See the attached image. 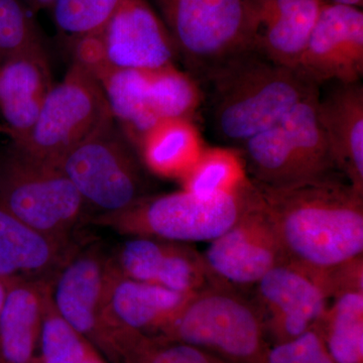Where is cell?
Wrapping results in <instances>:
<instances>
[{"instance_id": "cell-1", "label": "cell", "mask_w": 363, "mask_h": 363, "mask_svg": "<svg viewBox=\"0 0 363 363\" xmlns=\"http://www.w3.org/2000/svg\"><path fill=\"white\" fill-rule=\"evenodd\" d=\"M286 262L316 278L363 255V194L338 175L271 187L253 181Z\"/></svg>"}, {"instance_id": "cell-2", "label": "cell", "mask_w": 363, "mask_h": 363, "mask_svg": "<svg viewBox=\"0 0 363 363\" xmlns=\"http://www.w3.org/2000/svg\"><path fill=\"white\" fill-rule=\"evenodd\" d=\"M213 88L217 135L240 147L285 117L318 86L252 49L206 76Z\"/></svg>"}, {"instance_id": "cell-3", "label": "cell", "mask_w": 363, "mask_h": 363, "mask_svg": "<svg viewBox=\"0 0 363 363\" xmlns=\"http://www.w3.org/2000/svg\"><path fill=\"white\" fill-rule=\"evenodd\" d=\"M252 179L230 194L200 198L187 191L143 196L116 213L99 215L90 222L133 238H152L174 242L212 241L240 220L257 199Z\"/></svg>"}, {"instance_id": "cell-4", "label": "cell", "mask_w": 363, "mask_h": 363, "mask_svg": "<svg viewBox=\"0 0 363 363\" xmlns=\"http://www.w3.org/2000/svg\"><path fill=\"white\" fill-rule=\"evenodd\" d=\"M159 338L190 344L229 363H264L269 347L252 300L220 281L193 295Z\"/></svg>"}, {"instance_id": "cell-5", "label": "cell", "mask_w": 363, "mask_h": 363, "mask_svg": "<svg viewBox=\"0 0 363 363\" xmlns=\"http://www.w3.org/2000/svg\"><path fill=\"white\" fill-rule=\"evenodd\" d=\"M319 88L276 124L238 147L252 180L271 187L338 175L318 119Z\"/></svg>"}, {"instance_id": "cell-6", "label": "cell", "mask_w": 363, "mask_h": 363, "mask_svg": "<svg viewBox=\"0 0 363 363\" xmlns=\"http://www.w3.org/2000/svg\"><path fill=\"white\" fill-rule=\"evenodd\" d=\"M161 20L191 71L206 77L253 49L255 0H154Z\"/></svg>"}, {"instance_id": "cell-7", "label": "cell", "mask_w": 363, "mask_h": 363, "mask_svg": "<svg viewBox=\"0 0 363 363\" xmlns=\"http://www.w3.org/2000/svg\"><path fill=\"white\" fill-rule=\"evenodd\" d=\"M0 202L35 230L76 240L88 219L84 202L61 169L30 157L13 142L0 150Z\"/></svg>"}, {"instance_id": "cell-8", "label": "cell", "mask_w": 363, "mask_h": 363, "mask_svg": "<svg viewBox=\"0 0 363 363\" xmlns=\"http://www.w3.org/2000/svg\"><path fill=\"white\" fill-rule=\"evenodd\" d=\"M95 78L119 128L138 147L157 124L172 118L191 119L201 104V90L195 79L175 65L159 69L108 67Z\"/></svg>"}, {"instance_id": "cell-9", "label": "cell", "mask_w": 363, "mask_h": 363, "mask_svg": "<svg viewBox=\"0 0 363 363\" xmlns=\"http://www.w3.org/2000/svg\"><path fill=\"white\" fill-rule=\"evenodd\" d=\"M57 168L82 198L88 220L123 211L145 196L140 162L116 119L67 152Z\"/></svg>"}, {"instance_id": "cell-10", "label": "cell", "mask_w": 363, "mask_h": 363, "mask_svg": "<svg viewBox=\"0 0 363 363\" xmlns=\"http://www.w3.org/2000/svg\"><path fill=\"white\" fill-rule=\"evenodd\" d=\"M113 119L101 85L74 62L48 93L30 135L13 143L30 157L57 167L67 152Z\"/></svg>"}, {"instance_id": "cell-11", "label": "cell", "mask_w": 363, "mask_h": 363, "mask_svg": "<svg viewBox=\"0 0 363 363\" xmlns=\"http://www.w3.org/2000/svg\"><path fill=\"white\" fill-rule=\"evenodd\" d=\"M111 253L99 243L77 242L49 283L52 304L87 341L112 354L111 335L105 322Z\"/></svg>"}, {"instance_id": "cell-12", "label": "cell", "mask_w": 363, "mask_h": 363, "mask_svg": "<svg viewBox=\"0 0 363 363\" xmlns=\"http://www.w3.org/2000/svg\"><path fill=\"white\" fill-rule=\"evenodd\" d=\"M203 257L217 281L236 289L255 286L267 272L286 262L259 192L240 220L212 240Z\"/></svg>"}, {"instance_id": "cell-13", "label": "cell", "mask_w": 363, "mask_h": 363, "mask_svg": "<svg viewBox=\"0 0 363 363\" xmlns=\"http://www.w3.org/2000/svg\"><path fill=\"white\" fill-rule=\"evenodd\" d=\"M296 71L318 87L327 82H360L363 75L362 9L325 2Z\"/></svg>"}, {"instance_id": "cell-14", "label": "cell", "mask_w": 363, "mask_h": 363, "mask_svg": "<svg viewBox=\"0 0 363 363\" xmlns=\"http://www.w3.org/2000/svg\"><path fill=\"white\" fill-rule=\"evenodd\" d=\"M327 301L311 274L288 262L274 267L257 281L252 298L274 344L318 327L328 308Z\"/></svg>"}, {"instance_id": "cell-15", "label": "cell", "mask_w": 363, "mask_h": 363, "mask_svg": "<svg viewBox=\"0 0 363 363\" xmlns=\"http://www.w3.org/2000/svg\"><path fill=\"white\" fill-rule=\"evenodd\" d=\"M111 68L159 69L175 65L178 50L161 18L145 0H128L94 35Z\"/></svg>"}, {"instance_id": "cell-16", "label": "cell", "mask_w": 363, "mask_h": 363, "mask_svg": "<svg viewBox=\"0 0 363 363\" xmlns=\"http://www.w3.org/2000/svg\"><path fill=\"white\" fill-rule=\"evenodd\" d=\"M195 295V294H194ZM193 295L175 292L156 284L124 278L111 264L104 317L112 346L121 332H161L172 323Z\"/></svg>"}, {"instance_id": "cell-17", "label": "cell", "mask_w": 363, "mask_h": 363, "mask_svg": "<svg viewBox=\"0 0 363 363\" xmlns=\"http://www.w3.org/2000/svg\"><path fill=\"white\" fill-rule=\"evenodd\" d=\"M318 119L336 168L363 194V86L333 83L319 96Z\"/></svg>"}, {"instance_id": "cell-18", "label": "cell", "mask_w": 363, "mask_h": 363, "mask_svg": "<svg viewBox=\"0 0 363 363\" xmlns=\"http://www.w3.org/2000/svg\"><path fill=\"white\" fill-rule=\"evenodd\" d=\"M253 49L296 71L325 4L324 0H255Z\"/></svg>"}, {"instance_id": "cell-19", "label": "cell", "mask_w": 363, "mask_h": 363, "mask_svg": "<svg viewBox=\"0 0 363 363\" xmlns=\"http://www.w3.org/2000/svg\"><path fill=\"white\" fill-rule=\"evenodd\" d=\"M77 242H64L40 233L0 202L2 278L49 284Z\"/></svg>"}, {"instance_id": "cell-20", "label": "cell", "mask_w": 363, "mask_h": 363, "mask_svg": "<svg viewBox=\"0 0 363 363\" xmlns=\"http://www.w3.org/2000/svg\"><path fill=\"white\" fill-rule=\"evenodd\" d=\"M52 87L45 50L0 62V113L11 142L30 135Z\"/></svg>"}, {"instance_id": "cell-21", "label": "cell", "mask_w": 363, "mask_h": 363, "mask_svg": "<svg viewBox=\"0 0 363 363\" xmlns=\"http://www.w3.org/2000/svg\"><path fill=\"white\" fill-rule=\"evenodd\" d=\"M48 284L13 279L0 314V363H33Z\"/></svg>"}, {"instance_id": "cell-22", "label": "cell", "mask_w": 363, "mask_h": 363, "mask_svg": "<svg viewBox=\"0 0 363 363\" xmlns=\"http://www.w3.org/2000/svg\"><path fill=\"white\" fill-rule=\"evenodd\" d=\"M145 166L164 178L182 179L194 166L205 147L201 135L189 118L162 121L138 145Z\"/></svg>"}, {"instance_id": "cell-23", "label": "cell", "mask_w": 363, "mask_h": 363, "mask_svg": "<svg viewBox=\"0 0 363 363\" xmlns=\"http://www.w3.org/2000/svg\"><path fill=\"white\" fill-rule=\"evenodd\" d=\"M334 300L318 325L327 350L335 363H363V291Z\"/></svg>"}, {"instance_id": "cell-24", "label": "cell", "mask_w": 363, "mask_h": 363, "mask_svg": "<svg viewBox=\"0 0 363 363\" xmlns=\"http://www.w3.org/2000/svg\"><path fill=\"white\" fill-rule=\"evenodd\" d=\"M183 190L200 198L230 194L250 182L240 150L205 147L187 175L182 179Z\"/></svg>"}, {"instance_id": "cell-25", "label": "cell", "mask_w": 363, "mask_h": 363, "mask_svg": "<svg viewBox=\"0 0 363 363\" xmlns=\"http://www.w3.org/2000/svg\"><path fill=\"white\" fill-rule=\"evenodd\" d=\"M89 344V341L78 333L57 311L48 284L39 338L40 355L35 358V362L82 363Z\"/></svg>"}, {"instance_id": "cell-26", "label": "cell", "mask_w": 363, "mask_h": 363, "mask_svg": "<svg viewBox=\"0 0 363 363\" xmlns=\"http://www.w3.org/2000/svg\"><path fill=\"white\" fill-rule=\"evenodd\" d=\"M214 281H217L210 274L201 253L187 243L169 241L156 285L194 295Z\"/></svg>"}, {"instance_id": "cell-27", "label": "cell", "mask_w": 363, "mask_h": 363, "mask_svg": "<svg viewBox=\"0 0 363 363\" xmlns=\"http://www.w3.org/2000/svg\"><path fill=\"white\" fill-rule=\"evenodd\" d=\"M128 0H56L57 28L73 42L98 35Z\"/></svg>"}, {"instance_id": "cell-28", "label": "cell", "mask_w": 363, "mask_h": 363, "mask_svg": "<svg viewBox=\"0 0 363 363\" xmlns=\"http://www.w3.org/2000/svg\"><path fill=\"white\" fill-rule=\"evenodd\" d=\"M43 50L33 14L21 0H0V62Z\"/></svg>"}, {"instance_id": "cell-29", "label": "cell", "mask_w": 363, "mask_h": 363, "mask_svg": "<svg viewBox=\"0 0 363 363\" xmlns=\"http://www.w3.org/2000/svg\"><path fill=\"white\" fill-rule=\"evenodd\" d=\"M169 241L133 238L111 252L112 267L124 278L156 284Z\"/></svg>"}, {"instance_id": "cell-30", "label": "cell", "mask_w": 363, "mask_h": 363, "mask_svg": "<svg viewBox=\"0 0 363 363\" xmlns=\"http://www.w3.org/2000/svg\"><path fill=\"white\" fill-rule=\"evenodd\" d=\"M128 363H229L190 344L143 335L125 358Z\"/></svg>"}, {"instance_id": "cell-31", "label": "cell", "mask_w": 363, "mask_h": 363, "mask_svg": "<svg viewBox=\"0 0 363 363\" xmlns=\"http://www.w3.org/2000/svg\"><path fill=\"white\" fill-rule=\"evenodd\" d=\"M264 363H335L318 327L298 337L269 346Z\"/></svg>"}, {"instance_id": "cell-32", "label": "cell", "mask_w": 363, "mask_h": 363, "mask_svg": "<svg viewBox=\"0 0 363 363\" xmlns=\"http://www.w3.org/2000/svg\"><path fill=\"white\" fill-rule=\"evenodd\" d=\"M21 1L30 13L35 14L45 9H52L56 0H21Z\"/></svg>"}, {"instance_id": "cell-33", "label": "cell", "mask_w": 363, "mask_h": 363, "mask_svg": "<svg viewBox=\"0 0 363 363\" xmlns=\"http://www.w3.org/2000/svg\"><path fill=\"white\" fill-rule=\"evenodd\" d=\"M13 279L2 278L0 277V314H1L2 308L6 302L7 292H9V285Z\"/></svg>"}, {"instance_id": "cell-34", "label": "cell", "mask_w": 363, "mask_h": 363, "mask_svg": "<svg viewBox=\"0 0 363 363\" xmlns=\"http://www.w3.org/2000/svg\"><path fill=\"white\" fill-rule=\"evenodd\" d=\"M82 363H104V360L101 359L99 357H98L96 351L94 350V348L91 346H88L87 351H86V354L84 359H83Z\"/></svg>"}, {"instance_id": "cell-35", "label": "cell", "mask_w": 363, "mask_h": 363, "mask_svg": "<svg viewBox=\"0 0 363 363\" xmlns=\"http://www.w3.org/2000/svg\"><path fill=\"white\" fill-rule=\"evenodd\" d=\"M326 4H343V6H350L359 7L363 6V0H324Z\"/></svg>"}, {"instance_id": "cell-36", "label": "cell", "mask_w": 363, "mask_h": 363, "mask_svg": "<svg viewBox=\"0 0 363 363\" xmlns=\"http://www.w3.org/2000/svg\"><path fill=\"white\" fill-rule=\"evenodd\" d=\"M33 363H37V362H35H35H33Z\"/></svg>"}]
</instances>
